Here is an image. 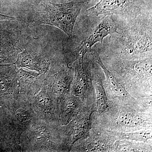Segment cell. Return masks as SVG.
I'll return each mask as SVG.
<instances>
[{"instance_id": "obj_1", "label": "cell", "mask_w": 152, "mask_h": 152, "mask_svg": "<svg viewBox=\"0 0 152 152\" xmlns=\"http://www.w3.org/2000/svg\"><path fill=\"white\" fill-rule=\"evenodd\" d=\"M20 152H69V144L63 126L58 122L37 119L20 137Z\"/></svg>"}, {"instance_id": "obj_2", "label": "cell", "mask_w": 152, "mask_h": 152, "mask_svg": "<svg viewBox=\"0 0 152 152\" xmlns=\"http://www.w3.org/2000/svg\"><path fill=\"white\" fill-rule=\"evenodd\" d=\"M83 4V1H77L63 4L52 3L48 0L37 1L28 18L29 23L31 25H51L71 37Z\"/></svg>"}, {"instance_id": "obj_3", "label": "cell", "mask_w": 152, "mask_h": 152, "mask_svg": "<svg viewBox=\"0 0 152 152\" xmlns=\"http://www.w3.org/2000/svg\"><path fill=\"white\" fill-rule=\"evenodd\" d=\"M69 63L56 59L45 74V84L53 90L61 102L72 94L75 69Z\"/></svg>"}, {"instance_id": "obj_4", "label": "cell", "mask_w": 152, "mask_h": 152, "mask_svg": "<svg viewBox=\"0 0 152 152\" xmlns=\"http://www.w3.org/2000/svg\"><path fill=\"white\" fill-rule=\"evenodd\" d=\"M30 103L38 119L59 123L62 102L48 86L44 85Z\"/></svg>"}, {"instance_id": "obj_5", "label": "cell", "mask_w": 152, "mask_h": 152, "mask_svg": "<svg viewBox=\"0 0 152 152\" xmlns=\"http://www.w3.org/2000/svg\"><path fill=\"white\" fill-rule=\"evenodd\" d=\"M56 59L49 53L30 45L19 54L15 65L17 69L24 68L45 74Z\"/></svg>"}, {"instance_id": "obj_6", "label": "cell", "mask_w": 152, "mask_h": 152, "mask_svg": "<svg viewBox=\"0 0 152 152\" xmlns=\"http://www.w3.org/2000/svg\"><path fill=\"white\" fill-rule=\"evenodd\" d=\"M6 106L14 126L20 136L38 119L29 101L21 95H18L16 99Z\"/></svg>"}, {"instance_id": "obj_7", "label": "cell", "mask_w": 152, "mask_h": 152, "mask_svg": "<svg viewBox=\"0 0 152 152\" xmlns=\"http://www.w3.org/2000/svg\"><path fill=\"white\" fill-rule=\"evenodd\" d=\"M115 33L119 34L112 15L104 16L91 34L75 50V61L84 59L85 55L88 52H91L94 45L98 42L102 44L104 38Z\"/></svg>"}, {"instance_id": "obj_8", "label": "cell", "mask_w": 152, "mask_h": 152, "mask_svg": "<svg viewBox=\"0 0 152 152\" xmlns=\"http://www.w3.org/2000/svg\"><path fill=\"white\" fill-rule=\"evenodd\" d=\"M46 75L24 68L17 69L18 95L31 102L45 84Z\"/></svg>"}, {"instance_id": "obj_9", "label": "cell", "mask_w": 152, "mask_h": 152, "mask_svg": "<svg viewBox=\"0 0 152 152\" xmlns=\"http://www.w3.org/2000/svg\"><path fill=\"white\" fill-rule=\"evenodd\" d=\"M18 95L16 67L15 64L0 66V99L6 105Z\"/></svg>"}, {"instance_id": "obj_10", "label": "cell", "mask_w": 152, "mask_h": 152, "mask_svg": "<svg viewBox=\"0 0 152 152\" xmlns=\"http://www.w3.org/2000/svg\"><path fill=\"white\" fill-rule=\"evenodd\" d=\"M86 106L80 99L72 94L69 95L61 105L59 123L64 126L72 119Z\"/></svg>"}, {"instance_id": "obj_11", "label": "cell", "mask_w": 152, "mask_h": 152, "mask_svg": "<svg viewBox=\"0 0 152 152\" xmlns=\"http://www.w3.org/2000/svg\"><path fill=\"white\" fill-rule=\"evenodd\" d=\"M131 0H100L96 5L88 10L94 15H112L120 12Z\"/></svg>"}, {"instance_id": "obj_12", "label": "cell", "mask_w": 152, "mask_h": 152, "mask_svg": "<svg viewBox=\"0 0 152 152\" xmlns=\"http://www.w3.org/2000/svg\"><path fill=\"white\" fill-rule=\"evenodd\" d=\"M131 48L132 49L129 50L130 51L136 54L149 51L152 48L151 34L147 33L137 37L133 41Z\"/></svg>"}, {"instance_id": "obj_13", "label": "cell", "mask_w": 152, "mask_h": 152, "mask_svg": "<svg viewBox=\"0 0 152 152\" xmlns=\"http://www.w3.org/2000/svg\"><path fill=\"white\" fill-rule=\"evenodd\" d=\"M17 18H14L9 16H6L5 15H3L2 14H0V20H10L14 21L15 20H17Z\"/></svg>"}]
</instances>
